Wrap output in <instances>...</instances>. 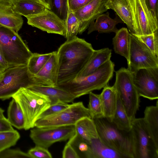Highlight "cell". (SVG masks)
I'll return each mask as SVG.
<instances>
[{
    "label": "cell",
    "mask_w": 158,
    "mask_h": 158,
    "mask_svg": "<svg viewBox=\"0 0 158 158\" xmlns=\"http://www.w3.org/2000/svg\"><path fill=\"white\" fill-rule=\"evenodd\" d=\"M94 50L91 44L77 36L61 45L57 51L56 85L75 79L84 68Z\"/></svg>",
    "instance_id": "obj_1"
},
{
    "label": "cell",
    "mask_w": 158,
    "mask_h": 158,
    "mask_svg": "<svg viewBox=\"0 0 158 158\" xmlns=\"http://www.w3.org/2000/svg\"><path fill=\"white\" fill-rule=\"evenodd\" d=\"M114 64L110 60L101 65L92 74L56 85L76 98L100 90L107 85L112 78Z\"/></svg>",
    "instance_id": "obj_2"
},
{
    "label": "cell",
    "mask_w": 158,
    "mask_h": 158,
    "mask_svg": "<svg viewBox=\"0 0 158 158\" xmlns=\"http://www.w3.org/2000/svg\"><path fill=\"white\" fill-rule=\"evenodd\" d=\"M0 54L11 67L27 65L32 53L18 32L0 24Z\"/></svg>",
    "instance_id": "obj_3"
},
{
    "label": "cell",
    "mask_w": 158,
    "mask_h": 158,
    "mask_svg": "<svg viewBox=\"0 0 158 158\" xmlns=\"http://www.w3.org/2000/svg\"><path fill=\"white\" fill-rule=\"evenodd\" d=\"M93 120L98 137L103 143L125 158H134L131 131L127 132L118 129L105 118Z\"/></svg>",
    "instance_id": "obj_4"
},
{
    "label": "cell",
    "mask_w": 158,
    "mask_h": 158,
    "mask_svg": "<svg viewBox=\"0 0 158 158\" xmlns=\"http://www.w3.org/2000/svg\"><path fill=\"white\" fill-rule=\"evenodd\" d=\"M20 105L25 120L24 129L28 130L35 127L39 117L51 104L49 98L41 93L22 87L12 97Z\"/></svg>",
    "instance_id": "obj_5"
},
{
    "label": "cell",
    "mask_w": 158,
    "mask_h": 158,
    "mask_svg": "<svg viewBox=\"0 0 158 158\" xmlns=\"http://www.w3.org/2000/svg\"><path fill=\"white\" fill-rule=\"evenodd\" d=\"M113 85L127 114L132 121L135 118L140 104V96L133 82L132 73L127 68H122L115 72Z\"/></svg>",
    "instance_id": "obj_6"
},
{
    "label": "cell",
    "mask_w": 158,
    "mask_h": 158,
    "mask_svg": "<svg viewBox=\"0 0 158 158\" xmlns=\"http://www.w3.org/2000/svg\"><path fill=\"white\" fill-rule=\"evenodd\" d=\"M36 85L29 73L27 65L9 67L3 72L0 80V99L12 98L21 88H29Z\"/></svg>",
    "instance_id": "obj_7"
},
{
    "label": "cell",
    "mask_w": 158,
    "mask_h": 158,
    "mask_svg": "<svg viewBox=\"0 0 158 158\" xmlns=\"http://www.w3.org/2000/svg\"><path fill=\"white\" fill-rule=\"evenodd\" d=\"M86 117L91 118L88 109L83 102L73 103L59 112L37 120L35 127H48L74 125L79 120Z\"/></svg>",
    "instance_id": "obj_8"
},
{
    "label": "cell",
    "mask_w": 158,
    "mask_h": 158,
    "mask_svg": "<svg viewBox=\"0 0 158 158\" xmlns=\"http://www.w3.org/2000/svg\"><path fill=\"white\" fill-rule=\"evenodd\" d=\"M134 158H158V147L147 131L142 118L131 121Z\"/></svg>",
    "instance_id": "obj_9"
},
{
    "label": "cell",
    "mask_w": 158,
    "mask_h": 158,
    "mask_svg": "<svg viewBox=\"0 0 158 158\" xmlns=\"http://www.w3.org/2000/svg\"><path fill=\"white\" fill-rule=\"evenodd\" d=\"M128 69L133 72L140 69L158 68V56L133 34L130 33L129 61Z\"/></svg>",
    "instance_id": "obj_10"
},
{
    "label": "cell",
    "mask_w": 158,
    "mask_h": 158,
    "mask_svg": "<svg viewBox=\"0 0 158 158\" xmlns=\"http://www.w3.org/2000/svg\"><path fill=\"white\" fill-rule=\"evenodd\" d=\"M33 128L30 136L35 145L48 148L58 142L69 139L75 133L74 125Z\"/></svg>",
    "instance_id": "obj_11"
},
{
    "label": "cell",
    "mask_w": 158,
    "mask_h": 158,
    "mask_svg": "<svg viewBox=\"0 0 158 158\" xmlns=\"http://www.w3.org/2000/svg\"><path fill=\"white\" fill-rule=\"evenodd\" d=\"M137 35L151 34L158 30V22L148 8L145 0H127Z\"/></svg>",
    "instance_id": "obj_12"
},
{
    "label": "cell",
    "mask_w": 158,
    "mask_h": 158,
    "mask_svg": "<svg viewBox=\"0 0 158 158\" xmlns=\"http://www.w3.org/2000/svg\"><path fill=\"white\" fill-rule=\"evenodd\" d=\"M133 82L140 96L158 98V68L140 69L131 72Z\"/></svg>",
    "instance_id": "obj_13"
},
{
    "label": "cell",
    "mask_w": 158,
    "mask_h": 158,
    "mask_svg": "<svg viewBox=\"0 0 158 158\" xmlns=\"http://www.w3.org/2000/svg\"><path fill=\"white\" fill-rule=\"evenodd\" d=\"M27 18V23L30 25L48 33L64 36L65 23L49 9L39 14Z\"/></svg>",
    "instance_id": "obj_14"
},
{
    "label": "cell",
    "mask_w": 158,
    "mask_h": 158,
    "mask_svg": "<svg viewBox=\"0 0 158 158\" xmlns=\"http://www.w3.org/2000/svg\"><path fill=\"white\" fill-rule=\"evenodd\" d=\"M107 1L93 0L87 5L73 12L80 22L79 34L82 33L98 16L108 10L105 6Z\"/></svg>",
    "instance_id": "obj_15"
},
{
    "label": "cell",
    "mask_w": 158,
    "mask_h": 158,
    "mask_svg": "<svg viewBox=\"0 0 158 158\" xmlns=\"http://www.w3.org/2000/svg\"><path fill=\"white\" fill-rule=\"evenodd\" d=\"M57 68V51H54L40 71L32 76L36 85H56Z\"/></svg>",
    "instance_id": "obj_16"
},
{
    "label": "cell",
    "mask_w": 158,
    "mask_h": 158,
    "mask_svg": "<svg viewBox=\"0 0 158 158\" xmlns=\"http://www.w3.org/2000/svg\"><path fill=\"white\" fill-rule=\"evenodd\" d=\"M23 20L14 10L8 0H0V24L18 32L22 28Z\"/></svg>",
    "instance_id": "obj_17"
},
{
    "label": "cell",
    "mask_w": 158,
    "mask_h": 158,
    "mask_svg": "<svg viewBox=\"0 0 158 158\" xmlns=\"http://www.w3.org/2000/svg\"><path fill=\"white\" fill-rule=\"evenodd\" d=\"M107 9L114 10L127 25L130 33L137 35L127 0H107L105 5Z\"/></svg>",
    "instance_id": "obj_18"
},
{
    "label": "cell",
    "mask_w": 158,
    "mask_h": 158,
    "mask_svg": "<svg viewBox=\"0 0 158 158\" xmlns=\"http://www.w3.org/2000/svg\"><path fill=\"white\" fill-rule=\"evenodd\" d=\"M28 88L48 97L51 100V104L59 101L72 103L76 98L72 94L56 85H35Z\"/></svg>",
    "instance_id": "obj_19"
},
{
    "label": "cell",
    "mask_w": 158,
    "mask_h": 158,
    "mask_svg": "<svg viewBox=\"0 0 158 158\" xmlns=\"http://www.w3.org/2000/svg\"><path fill=\"white\" fill-rule=\"evenodd\" d=\"M122 22L120 19L111 18L108 12L102 14L91 22L88 28V34H89L94 31H97L99 33H116L118 30L116 27V25Z\"/></svg>",
    "instance_id": "obj_20"
},
{
    "label": "cell",
    "mask_w": 158,
    "mask_h": 158,
    "mask_svg": "<svg viewBox=\"0 0 158 158\" xmlns=\"http://www.w3.org/2000/svg\"><path fill=\"white\" fill-rule=\"evenodd\" d=\"M111 54V50L108 48L94 50L88 62L76 78L88 76L94 73L101 65L110 60Z\"/></svg>",
    "instance_id": "obj_21"
},
{
    "label": "cell",
    "mask_w": 158,
    "mask_h": 158,
    "mask_svg": "<svg viewBox=\"0 0 158 158\" xmlns=\"http://www.w3.org/2000/svg\"><path fill=\"white\" fill-rule=\"evenodd\" d=\"M100 94L104 117L111 122L114 117L117 103V94L113 86L107 85Z\"/></svg>",
    "instance_id": "obj_22"
},
{
    "label": "cell",
    "mask_w": 158,
    "mask_h": 158,
    "mask_svg": "<svg viewBox=\"0 0 158 158\" xmlns=\"http://www.w3.org/2000/svg\"><path fill=\"white\" fill-rule=\"evenodd\" d=\"M142 118L144 125L153 142L158 147V101L155 106H148Z\"/></svg>",
    "instance_id": "obj_23"
},
{
    "label": "cell",
    "mask_w": 158,
    "mask_h": 158,
    "mask_svg": "<svg viewBox=\"0 0 158 158\" xmlns=\"http://www.w3.org/2000/svg\"><path fill=\"white\" fill-rule=\"evenodd\" d=\"M13 5L14 10L17 13L26 18L39 14L49 9L44 4L32 0H22Z\"/></svg>",
    "instance_id": "obj_24"
},
{
    "label": "cell",
    "mask_w": 158,
    "mask_h": 158,
    "mask_svg": "<svg viewBox=\"0 0 158 158\" xmlns=\"http://www.w3.org/2000/svg\"><path fill=\"white\" fill-rule=\"evenodd\" d=\"M74 126L75 133L89 144L92 139L98 138L94 122L90 118L80 119Z\"/></svg>",
    "instance_id": "obj_25"
},
{
    "label": "cell",
    "mask_w": 158,
    "mask_h": 158,
    "mask_svg": "<svg viewBox=\"0 0 158 158\" xmlns=\"http://www.w3.org/2000/svg\"><path fill=\"white\" fill-rule=\"evenodd\" d=\"M115 33L113 39L114 52L124 57L128 64L129 61L130 33L127 29L125 27L118 30Z\"/></svg>",
    "instance_id": "obj_26"
},
{
    "label": "cell",
    "mask_w": 158,
    "mask_h": 158,
    "mask_svg": "<svg viewBox=\"0 0 158 158\" xmlns=\"http://www.w3.org/2000/svg\"><path fill=\"white\" fill-rule=\"evenodd\" d=\"M89 146V158H125L103 143L98 138L92 139Z\"/></svg>",
    "instance_id": "obj_27"
},
{
    "label": "cell",
    "mask_w": 158,
    "mask_h": 158,
    "mask_svg": "<svg viewBox=\"0 0 158 158\" xmlns=\"http://www.w3.org/2000/svg\"><path fill=\"white\" fill-rule=\"evenodd\" d=\"M7 118L12 126L19 130L24 129L25 120L23 112L19 103L13 98L8 108Z\"/></svg>",
    "instance_id": "obj_28"
},
{
    "label": "cell",
    "mask_w": 158,
    "mask_h": 158,
    "mask_svg": "<svg viewBox=\"0 0 158 158\" xmlns=\"http://www.w3.org/2000/svg\"><path fill=\"white\" fill-rule=\"evenodd\" d=\"M111 122L120 130L129 132L131 129V121L127 116L118 95L116 108Z\"/></svg>",
    "instance_id": "obj_29"
},
{
    "label": "cell",
    "mask_w": 158,
    "mask_h": 158,
    "mask_svg": "<svg viewBox=\"0 0 158 158\" xmlns=\"http://www.w3.org/2000/svg\"><path fill=\"white\" fill-rule=\"evenodd\" d=\"M52 53H32L27 64L28 71L30 74L33 76L36 74L49 59Z\"/></svg>",
    "instance_id": "obj_30"
},
{
    "label": "cell",
    "mask_w": 158,
    "mask_h": 158,
    "mask_svg": "<svg viewBox=\"0 0 158 158\" xmlns=\"http://www.w3.org/2000/svg\"><path fill=\"white\" fill-rule=\"evenodd\" d=\"M65 25L64 37L66 40H72L77 37L80 30L81 23L73 12L69 10Z\"/></svg>",
    "instance_id": "obj_31"
},
{
    "label": "cell",
    "mask_w": 158,
    "mask_h": 158,
    "mask_svg": "<svg viewBox=\"0 0 158 158\" xmlns=\"http://www.w3.org/2000/svg\"><path fill=\"white\" fill-rule=\"evenodd\" d=\"M67 143L72 145L80 158H89V144L76 133L69 139Z\"/></svg>",
    "instance_id": "obj_32"
},
{
    "label": "cell",
    "mask_w": 158,
    "mask_h": 158,
    "mask_svg": "<svg viewBox=\"0 0 158 158\" xmlns=\"http://www.w3.org/2000/svg\"><path fill=\"white\" fill-rule=\"evenodd\" d=\"M49 10L65 23L69 10L68 0H49Z\"/></svg>",
    "instance_id": "obj_33"
},
{
    "label": "cell",
    "mask_w": 158,
    "mask_h": 158,
    "mask_svg": "<svg viewBox=\"0 0 158 158\" xmlns=\"http://www.w3.org/2000/svg\"><path fill=\"white\" fill-rule=\"evenodd\" d=\"M89 102L88 109L91 118H104L103 109L99 94L92 92L89 94Z\"/></svg>",
    "instance_id": "obj_34"
},
{
    "label": "cell",
    "mask_w": 158,
    "mask_h": 158,
    "mask_svg": "<svg viewBox=\"0 0 158 158\" xmlns=\"http://www.w3.org/2000/svg\"><path fill=\"white\" fill-rule=\"evenodd\" d=\"M20 138L16 130L0 132V152L15 145Z\"/></svg>",
    "instance_id": "obj_35"
},
{
    "label": "cell",
    "mask_w": 158,
    "mask_h": 158,
    "mask_svg": "<svg viewBox=\"0 0 158 158\" xmlns=\"http://www.w3.org/2000/svg\"><path fill=\"white\" fill-rule=\"evenodd\" d=\"M133 35L144 43L154 55L158 56V30L148 35Z\"/></svg>",
    "instance_id": "obj_36"
},
{
    "label": "cell",
    "mask_w": 158,
    "mask_h": 158,
    "mask_svg": "<svg viewBox=\"0 0 158 158\" xmlns=\"http://www.w3.org/2000/svg\"><path fill=\"white\" fill-rule=\"evenodd\" d=\"M69 105L68 103L61 101L51 104L48 109L41 114L38 119L59 112L67 108Z\"/></svg>",
    "instance_id": "obj_37"
},
{
    "label": "cell",
    "mask_w": 158,
    "mask_h": 158,
    "mask_svg": "<svg viewBox=\"0 0 158 158\" xmlns=\"http://www.w3.org/2000/svg\"><path fill=\"white\" fill-rule=\"evenodd\" d=\"M0 158H31L28 153L19 149H6L0 152Z\"/></svg>",
    "instance_id": "obj_38"
},
{
    "label": "cell",
    "mask_w": 158,
    "mask_h": 158,
    "mask_svg": "<svg viewBox=\"0 0 158 158\" xmlns=\"http://www.w3.org/2000/svg\"><path fill=\"white\" fill-rule=\"evenodd\" d=\"M28 153L31 158H52V156L48 148L42 146L35 145L30 149Z\"/></svg>",
    "instance_id": "obj_39"
},
{
    "label": "cell",
    "mask_w": 158,
    "mask_h": 158,
    "mask_svg": "<svg viewBox=\"0 0 158 158\" xmlns=\"http://www.w3.org/2000/svg\"><path fill=\"white\" fill-rule=\"evenodd\" d=\"M93 0H68L69 10L74 12L87 5Z\"/></svg>",
    "instance_id": "obj_40"
},
{
    "label": "cell",
    "mask_w": 158,
    "mask_h": 158,
    "mask_svg": "<svg viewBox=\"0 0 158 158\" xmlns=\"http://www.w3.org/2000/svg\"><path fill=\"white\" fill-rule=\"evenodd\" d=\"M63 158H80L77 153L72 146L67 143L64 146L62 153Z\"/></svg>",
    "instance_id": "obj_41"
},
{
    "label": "cell",
    "mask_w": 158,
    "mask_h": 158,
    "mask_svg": "<svg viewBox=\"0 0 158 158\" xmlns=\"http://www.w3.org/2000/svg\"><path fill=\"white\" fill-rule=\"evenodd\" d=\"M146 6L152 15L158 21V0H145Z\"/></svg>",
    "instance_id": "obj_42"
},
{
    "label": "cell",
    "mask_w": 158,
    "mask_h": 158,
    "mask_svg": "<svg viewBox=\"0 0 158 158\" xmlns=\"http://www.w3.org/2000/svg\"><path fill=\"white\" fill-rule=\"evenodd\" d=\"M14 130L7 118L0 119V132L12 131Z\"/></svg>",
    "instance_id": "obj_43"
},
{
    "label": "cell",
    "mask_w": 158,
    "mask_h": 158,
    "mask_svg": "<svg viewBox=\"0 0 158 158\" xmlns=\"http://www.w3.org/2000/svg\"><path fill=\"white\" fill-rule=\"evenodd\" d=\"M8 68L9 66L7 62L0 54V72H3Z\"/></svg>",
    "instance_id": "obj_44"
},
{
    "label": "cell",
    "mask_w": 158,
    "mask_h": 158,
    "mask_svg": "<svg viewBox=\"0 0 158 158\" xmlns=\"http://www.w3.org/2000/svg\"><path fill=\"white\" fill-rule=\"evenodd\" d=\"M4 110L0 107V119H6V118L4 115Z\"/></svg>",
    "instance_id": "obj_45"
},
{
    "label": "cell",
    "mask_w": 158,
    "mask_h": 158,
    "mask_svg": "<svg viewBox=\"0 0 158 158\" xmlns=\"http://www.w3.org/2000/svg\"><path fill=\"white\" fill-rule=\"evenodd\" d=\"M8 0L10 2H11L12 3V4H14L16 3L17 2H19V1H21L22 0ZM35 0V1H38L39 2H41V3H42L44 4V2H43L42 0Z\"/></svg>",
    "instance_id": "obj_46"
},
{
    "label": "cell",
    "mask_w": 158,
    "mask_h": 158,
    "mask_svg": "<svg viewBox=\"0 0 158 158\" xmlns=\"http://www.w3.org/2000/svg\"><path fill=\"white\" fill-rule=\"evenodd\" d=\"M44 3L48 7L49 10V0H42Z\"/></svg>",
    "instance_id": "obj_47"
},
{
    "label": "cell",
    "mask_w": 158,
    "mask_h": 158,
    "mask_svg": "<svg viewBox=\"0 0 158 158\" xmlns=\"http://www.w3.org/2000/svg\"><path fill=\"white\" fill-rule=\"evenodd\" d=\"M3 76V72H0V80L2 79Z\"/></svg>",
    "instance_id": "obj_48"
}]
</instances>
